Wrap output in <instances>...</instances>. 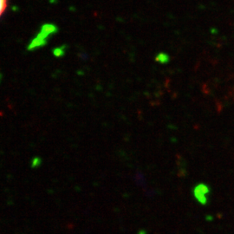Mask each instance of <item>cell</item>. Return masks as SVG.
<instances>
[{
  "label": "cell",
  "mask_w": 234,
  "mask_h": 234,
  "mask_svg": "<svg viewBox=\"0 0 234 234\" xmlns=\"http://www.w3.org/2000/svg\"><path fill=\"white\" fill-rule=\"evenodd\" d=\"M209 187L205 184H200L196 186L193 190V194L197 200L202 205H205L208 200V194H209Z\"/></svg>",
  "instance_id": "cell-1"
},
{
  "label": "cell",
  "mask_w": 234,
  "mask_h": 234,
  "mask_svg": "<svg viewBox=\"0 0 234 234\" xmlns=\"http://www.w3.org/2000/svg\"><path fill=\"white\" fill-rule=\"evenodd\" d=\"M7 4H8V1L7 0H0V17L3 16L4 11H6Z\"/></svg>",
  "instance_id": "cell-2"
},
{
  "label": "cell",
  "mask_w": 234,
  "mask_h": 234,
  "mask_svg": "<svg viewBox=\"0 0 234 234\" xmlns=\"http://www.w3.org/2000/svg\"><path fill=\"white\" fill-rule=\"evenodd\" d=\"M139 234H146V232H141Z\"/></svg>",
  "instance_id": "cell-3"
}]
</instances>
